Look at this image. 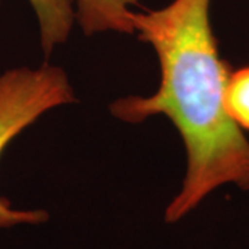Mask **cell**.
I'll use <instances>...</instances> for the list:
<instances>
[{"mask_svg": "<svg viewBox=\"0 0 249 249\" xmlns=\"http://www.w3.org/2000/svg\"><path fill=\"white\" fill-rule=\"evenodd\" d=\"M137 0H76V17L86 35L115 31L134 34L132 4Z\"/></svg>", "mask_w": 249, "mask_h": 249, "instance_id": "3", "label": "cell"}, {"mask_svg": "<svg viewBox=\"0 0 249 249\" xmlns=\"http://www.w3.org/2000/svg\"><path fill=\"white\" fill-rule=\"evenodd\" d=\"M72 101L73 91L61 68L43 65L36 70H10L0 75V154L46 111ZM47 220L49 213L45 211L14 209L0 196V229Z\"/></svg>", "mask_w": 249, "mask_h": 249, "instance_id": "2", "label": "cell"}, {"mask_svg": "<svg viewBox=\"0 0 249 249\" xmlns=\"http://www.w3.org/2000/svg\"><path fill=\"white\" fill-rule=\"evenodd\" d=\"M224 107L238 127L249 130V67L230 71L224 90Z\"/></svg>", "mask_w": 249, "mask_h": 249, "instance_id": "5", "label": "cell"}, {"mask_svg": "<svg viewBox=\"0 0 249 249\" xmlns=\"http://www.w3.org/2000/svg\"><path fill=\"white\" fill-rule=\"evenodd\" d=\"M211 1L173 0L160 10L134 13V34L160 60V89L111 106V112L129 124L166 115L183 139L186 178L166 208V223L180 220L224 184L249 190V142L224 107L230 71L219 55Z\"/></svg>", "mask_w": 249, "mask_h": 249, "instance_id": "1", "label": "cell"}, {"mask_svg": "<svg viewBox=\"0 0 249 249\" xmlns=\"http://www.w3.org/2000/svg\"><path fill=\"white\" fill-rule=\"evenodd\" d=\"M35 10L40 42L46 55L53 52L57 45H61L70 36L75 11L73 1L76 0H28Z\"/></svg>", "mask_w": 249, "mask_h": 249, "instance_id": "4", "label": "cell"}]
</instances>
